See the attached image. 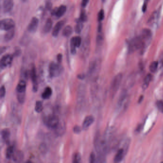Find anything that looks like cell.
<instances>
[{
    "instance_id": "8",
    "label": "cell",
    "mask_w": 163,
    "mask_h": 163,
    "mask_svg": "<svg viewBox=\"0 0 163 163\" xmlns=\"http://www.w3.org/2000/svg\"><path fill=\"white\" fill-rule=\"evenodd\" d=\"M13 56L11 55H6L3 56L1 60V67L4 68L11 64L13 60Z\"/></svg>"
},
{
    "instance_id": "9",
    "label": "cell",
    "mask_w": 163,
    "mask_h": 163,
    "mask_svg": "<svg viewBox=\"0 0 163 163\" xmlns=\"http://www.w3.org/2000/svg\"><path fill=\"white\" fill-rule=\"evenodd\" d=\"M39 20L37 17H33L28 27V30L31 33H34L37 30L39 26Z\"/></svg>"
},
{
    "instance_id": "43",
    "label": "cell",
    "mask_w": 163,
    "mask_h": 163,
    "mask_svg": "<svg viewBox=\"0 0 163 163\" xmlns=\"http://www.w3.org/2000/svg\"><path fill=\"white\" fill-rule=\"evenodd\" d=\"M142 125H139V126H138L136 128V132H140L141 130H142Z\"/></svg>"
},
{
    "instance_id": "2",
    "label": "cell",
    "mask_w": 163,
    "mask_h": 163,
    "mask_svg": "<svg viewBox=\"0 0 163 163\" xmlns=\"http://www.w3.org/2000/svg\"><path fill=\"white\" fill-rule=\"evenodd\" d=\"M143 46V39L141 37H136L133 39L131 41L129 45V50L130 52H133L134 51L140 49Z\"/></svg>"
},
{
    "instance_id": "27",
    "label": "cell",
    "mask_w": 163,
    "mask_h": 163,
    "mask_svg": "<svg viewBox=\"0 0 163 163\" xmlns=\"http://www.w3.org/2000/svg\"><path fill=\"white\" fill-rule=\"evenodd\" d=\"M98 64L96 62L92 63L89 67V73L91 75L95 73L98 71Z\"/></svg>"
},
{
    "instance_id": "22",
    "label": "cell",
    "mask_w": 163,
    "mask_h": 163,
    "mask_svg": "<svg viewBox=\"0 0 163 163\" xmlns=\"http://www.w3.org/2000/svg\"><path fill=\"white\" fill-rule=\"evenodd\" d=\"M13 160L14 162H21L23 159V154L21 151H17L13 155Z\"/></svg>"
},
{
    "instance_id": "16",
    "label": "cell",
    "mask_w": 163,
    "mask_h": 163,
    "mask_svg": "<svg viewBox=\"0 0 163 163\" xmlns=\"http://www.w3.org/2000/svg\"><path fill=\"white\" fill-rule=\"evenodd\" d=\"M55 133H57L58 135H61L64 133L65 131V126L64 124H63L62 122H60L58 125L55 128Z\"/></svg>"
},
{
    "instance_id": "41",
    "label": "cell",
    "mask_w": 163,
    "mask_h": 163,
    "mask_svg": "<svg viewBox=\"0 0 163 163\" xmlns=\"http://www.w3.org/2000/svg\"><path fill=\"white\" fill-rule=\"evenodd\" d=\"M57 60L58 61V62L60 63L62 61V55L61 54H58L57 56Z\"/></svg>"
},
{
    "instance_id": "14",
    "label": "cell",
    "mask_w": 163,
    "mask_h": 163,
    "mask_svg": "<svg viewBox=\"0 0 163 163\" xmlns=\"http://www.w3.org/2000/svg\"><path fill=\"white\" fill-rule=\"evenodd\" d=\"M26 83L24 80H21L16 88V93L26 92Z\"/></svg>"
},
{
    "instance_id": "12",
    "label": "cell",
    "mask_w": 163,
    "mask_h": 163,
    "mask_svg": "<svg viewBox=\"0 0 163 163\" xmlns=\"http://www.w3.org/2000/svg\"><path fill=\"white\" fill-rule=\"evenodd\" d=\"M14 1L13 0H3V9L5 12H9L13 9Z\"/></svg>"
},
{
    "instance_id": "24",
    "label": "cell",
    "mask_w": 163,
    "mask_h": 163,
    "mask_svg": "<svg viewBox=\"0 0 163 163\" xmlns=\"http://www.w3.org/2000/svg\"><path fill=\"white\" fill-rule=\"evenodd\" d=\"M73 32L72 28L71 26H67L63 30V35L66 37H68L71 35Z\"/></svg>"
},
{
    "instance_id": "26",
    "label": "cell",
    "mask_w": 163,
    "mask_h": 163,
    "mask_svg": "<svg viewBox=\"0 0 163 163\" xmlns=\"http://www.w3.org/2000/svg\"><path fill=\"white\" fill-rule=\"evenodd\" d=\"M70 43L73 44L76 47H79L81 45V39L80 37H72L70 41Z\"/></svg>"
},
{
    "instance_id": "29",
    "label": "cell",
    "mask_w": 163,
    "mask_h": 163,
    "mask_svg": "<svg viewBox=\"0 0 163 163\" xmlns=\"http://www.w3.org/2000/svg\"><path fill=\"white\" fill-rule=\"evenodd\" d=\"M158 61H153L151 63L150 65L149 66L150 71L152 73L156 72L158 69Z\"/></svg>"
},
{
    "instance_id": "28",
    "label": "cell",
    "mask_w": 163,
    "mask_h": 163,
    "mask_svg": "<svg viewBox=\"0 0 163 163\" xmlns=\"http://www.w3.org/2000/svg\"><path fill=\"white\" fill-rule=\"evenodd\" d=\"M34 110H35L36 112H37V113H40V112H42V111L43 110V106L42 102L41 101H37L36 102Z\"/></svg>"
},
{
    "instance_id": "37",
    "label": "cell",
    "mask_w": 163,
    "mask_h": 163,
    "mask_svg": "<svg viewBox=\"0 0 163 163\" xmlns=\"http://www.w3.org/2000/svg\"><path fill=\"white\" fill-rule=\"evenodd\" d=\"M80 21L82 22H85L86 21L87 19V16L86 14L85 13V11H82L80 14Z\"/></svg>"
},
{
    "instance_id": "35",
    "label": "cell",
    "mask_w": 163,
    "mask_h": 163,
    "mask_svg": "<svg viewBox=\"0 0 163 163\" xmlns=\"http://www.w3.org/2000/svg\"><path fill=\"white\" fill-rule=\"evenodd\" d=\"M95 161H96V156L94 153L92 152L89 156V162L91 163H93L95 162Z\"/></svg>"
},
{
    "instance_id": "1",
    "label": "cell",
    "mask_w": 163,
    "mask_h": 163,
    "mask_svg": "<svg viewBox=\"0 0 163 163\" xmlns=\"http://www.w3.org/2000/svg\"><path fill=\"white\" fill-rule=\"evenodd\" d=\"M122 75L121 73L118 74L114 77L111 83L110 91L111 95L114 97L117 92L119 89L120 86L121 85V82L122 80Z\"/></svg>"
},
{
    "instance_id": "11",
    "label": "cell",
    "mask_w": 163,
    "mask_h": 163,
    "mask_svg": "<svg viewBox=\"0 0 163 163\" xmlns=\"http://www.w3.org/2000/svg\"><path fill=\"white\" fill-rule=\"evenodd\" d=\"M64 24L65 22L63 21L58 22V23H57L53 30L52 35L53 37H57V36H58L60 31L64 26Z\"/></svg>"
},
{
    "instance_id": "21",
    "label": "cell",
    "mask_w": 163,
    "mask_h": 163,
    "mask_svg": "<svg viewBox=\"0 0 163 163\" xmlns=\"http://www.w3.org/2000/svg\"><path fill=\"white\" fill-rule=\"evenodd\" d=\"M151 80H152V75L150 74H148L147 75V76L145 78L143 84L142 86V88H143V90H145L149 86L150 82L151 81Z\"/></svg>"
},
{
    "instance_id": "23",
    "label": "cell",
    "mask_w": 163,
    "mask_h": 163,
    "mask_svg": "<svg viewBox=\"0 0 163 163\" xmlns=\"http://www.w3.org/2000/svg\"><path fill=\"white\" fill-rule=\"evenodd\" d=\"M53 22L51 19H48L45 22V25L44 26V31L45 33H48L51 30L52 27Z\"/></svg>"
},
{
    "instance_id": "31",
    "label": "cell",
    "mask_w": 163,
    "mask_h": 163,
    "mask_svg": "<svg viewBox=\"0 0 163 163\" xmlns=\"http://www.w3.org/2000/svg\"><path fill=\"white\" fill-rule=\"evenodd\" d=\"M82 28H83V24H82V21L80 20V21L78 22V23H77V25L76 26V32L79 34L81 32Z\"/></svg>"
},
{
    "instance_id": "25",
    "label": "cell",
    "mask_w": 163,
    "mask_h": 163,
    "mask_svg": "<svg viewBox=\"0 0 163 163\" xmlns=\"http://www.w3.org/2000/svg\"><path fill=\"white\" fill-rule=\"evenodd\" d=\"M14 154V147L12 145L8 146L6 151V158L7 159H10Z\"/></svg>"
},
{
    "instance_id": "4",
    "label": "cell",
    "mask_w": 163,
    "mask_h": 163,
    "mask_svg": "<svg viewBox=\"0 0 163 163\" xmlns=\"http://www.w3.org/2000/svg\"><path fill=\"white\" fill-rule=\"evenodd\" d=\"M44 122L48 127L55 129L60 123V120L57 116L52 114L45 117Z\"/></svg>"
},
{
    "instance_id": "10",
    "label": "cell",
    "mask_w": 163,
    "mask_h": 163,
    "mask_svg": "<svg viewBox=\"0 0 163 163\" xmlns=\"http://www.w3.org/2000/svg\"><path fill=\"white\" fill-rule=\"evenodd\" d=\"M126 152L127 150L125 148H120L119 149L114 158V162L119 163L121 162L124 157Z\"/></svg>"
},
{
    "instance_id": "36",
    "label": "cell",
    "mask_w": 163,
    "mask_h": 163,
    "mask_svg": "<svg viewBox=\"0 0 163 163\" xmlns=\"http://www.w3.org/2000/svg\"><path fill=\"white\" fill-rule=\"evenodd\" d=\"M6 93L5 88L4 86H2L1 88V92H0V96L1 98H3L5 96Z\"/></svg>"
},
{
    "instance_id": "30",
    "label": "cell",
    "mask_w": 163,
    "mask_h": 163,
    "mask_svg": "<svg viewBox=\"0 0 163 163\" xmlns=\"http://www.w3.org/2000/svg\"><path fill=\"white\" fill-rule=\"evenodd\" d=\"M17 93V98L19 102L20 103L23 104L25 101L26 98V92L24 93Z\"/></svg>"
},
{
    "instance_id": "44",
    "label": "cell",
    "mask_w": 163,
    "mask_h": 163,
    "mask_svg": "<svg viewBox=\"0 0 163 163\" xmlns=\"http://www.w3.org/2000/svg\"><path fill=\"white\" fill-rule=\"evenodd\" d=\"M78 78L79 79H80V80H83V78H85V75L83 74H80L78 76Z\"/></svg>"
},
{
    "instance_id": "18",
    "label": "cell",
    "mask_w": 163,
    "mask_h": 163,
    "mask_svg": "<svg viewBox=\"0 0 163 163\" xmlns=\"http://www.w3.org/2000/svg\"><path fill=\"white\" fill-rule=\"evenodd\" d=\"M52 94V90L49 87H47L44 90L42 94V97L44 99H48L51 97Z\"/></svg>"
},
{
    "instance_id": "15",
    "label": "cell",
    "mask_w": 163,
    "mask_h": 163,
    "mask_svg": "<svg viewBox=\"0 0 163 163\" xmlns=\"http://www.w3.org/2000/svg\"><path fill=\"white\" fill-rule=\"evenodd\" d=\"M10 131L8 129H4L2 130L1 131V136L3 140L6 143H9V139H10Z\"/></svg>"
},
{
    "instance_id": "39",
    "label": "cell",
    "mask_w": 163,
    "mask_h": 163,
    "mask_svg": "<svg viewBox=\"0 0 163 163\" xmlns=\"http://www.w3.org/2000/svg\"><path fill=\"white\" fill-rule=\"evenodd\" d=\"M103 37H102V35L99 34L98 36L97 39V42L98 44L101 45L103 42Z\"/></svg>"
},
{
    "instance_id": "3",
    "label": "cell",
    "mask_w": 163,
    "mask_h": 163,
    "mask_svg": "<svg viewBox=\"0 0 163 163\" xmlns=\"http://www.w3.org/2000/svg\"><path fill=\"white\" fill-rule=\"evenodd\" d=\"M62 71V68L60 64L54 62H52L49 64V72L50 76L51 78L58 77L61 74Z\"/></svg>"
},
{
    "instance_id": "46",
    "label": "cell",
    "mask_w": 163,
    "mask_h": 163,
    "mask_svg": "<svg viewBox=\"0 0 163 163\" xmlns=\"http://www.w3.org/2000/svg\"><path fill=\"white\" fill-rule=\"evenodd\" d=\"M22 1H27V0H22Z\"/></svg>"
},
{
    "instance_id": "7",
    "label": "cell",
    "mask_w": 163,
    "mask_h": 163,
    "mask_svg": "<svg viewBox=\"0 0 163 163\" xmlns=\"http://www.w3.org/2000/svg\"><path fill=\"white\" fill-rule=\"evenodd\" d=\"M128 95L126 91H123L118 101V106L119 109H121L122 108H125L127 105L128 101Z\"/></svg>"
},
{
    "instance_id": "6",
    "label": "cell",
    "mask_w": 163,
    "mask_h": 163,
    "mask_svg": "<svg viewBox=\"0 0 163 163\" xmlns=\"http://www.w3.org/2000/svg\"><path fill=\"white\" fill-rule=\"evenodd\" d=\"M30 77L31 78L32 81L33 82V90L34 92L37 91L38 89V83L37 81V71H36V67L33 66L32 67L31 70H30Z\"/></svg>"
},
{
    "instance_id": "40",
    "label": "cell",
    "mask_w": 163,
    "mask_h": 163,
    "mask_svg": "<svg viewBox=\"0 0 163 163\" xmlns=\"http://www.w3.org/2000/svg\"><path fill=\"white\" fill-rule=\"evenodd\" d=\"M89 1V0H82V3H81V5L82 7H85V6H86Z\"/></svg>"
},
{
    "instance_id": "47",
    "label": "cell",
    "mask_w": 163,
    "mask_h": 163,
    "mask_svg": "<svg viewBox=\"0 0 163 163\" xmlns=\"http://www.w3.org/2000/svg\"><path fill=\"white\" fill-rule=\"evenodd\" d=\"M145 1H149V0H145Z\"/></svg>"
},
{
    "instance_id": "13",
    "label": "cell",
    "mask_w": 163,
    "mask_h": 163,
    "mask_svg": "<svg viewBox=\"0 0 163 163\" xmlns=\"http://www.w3.org/2000/svg\"><path fill=\"white\" fill-rule=\"evenodd\" d=\"M94 121V118L91 115H89L87 116L84 120L82 124V128L83 129H88Z\"/></svg>"
},
{
    "instance_id": "17",
    "label": "cell",
    "mask_w": 163,
    "mask_h": 163,
    "mask_svg": "<svg viewBox=\"0 0 163 163\" xmlns=\"http://www.w3.org/2000/svg\"><path fill=\"white\" fill-rule=\"evenodd\" d=\"M66 6L62 5L60 7L56 9V13L55 16H57V17H60L62 16L66 11Z\"/></svg>"
},
{
    "instance_id": "33",
    "label": "cell",
    "mask_w": 163,
    "mask_h": 163,
    "mask_svg": "<svg viewBox=\"0 0 163 163\" xmlns=\"http://www.w3.org/2000/svg\"><path fill=\"white\" fill-rule=\"evenodd\" d=\"M156 105L158 109L161 112L163 113V101H158L156 102Z\"/></svg>"
},
{
    "instance_id": "34",
    "label": "cell",
    "mask_w": 163,
    "mask_h": 163,
    "mask_svg": "<svg viewBox=\"0 0 163 163\" xmlns=\"http://www.w3.org/2000/svg\"><path fill=\"white\" fill-rule=\"evenodd\" d=\"M104 17V12L103 10H101L98 14V19L99 21H101Z\"/></svg>"
},
{
    "instance_id": "19",
    "label": "cell",
    "mask_w": 163,
    "mask_h": 163,
    "mask_svg": "<svg viewBox=\"0 0 163 163\" xmlns=\"http://www.w3.org/2000/svg\"><path fill=\"white\" fill-rule=\"evenodd\" d=\"M151 35H152L151 31L149 29L145 28L142 30L141 37L144 40V39H149L151 37Z\"/></svg>"
},
{
    "instance_id": "42",
    "label": "cell",
    "mask_w": 163,
    "mask_h": 163,
    "mask_svg": "<svg viewBox=\"0 0 163 163\" xmlns=\"http://www.w3.org/2000/svg\"><path fill=\"white\" fill-rule=\"evenodd\" d=\"M146 8H147V4H146V3H144L143 6V7H142V11L143 12H145V11L146 10Z\"/></svg>"
},
{
    "instance_id": "45",
    "label": "cell",
    "mask_w": 163,
    "mask_h": 163,
    "mask_svg": "<svg viewBox=\"0 0 163 163\" xmlns=\"http://www.w3.org/2000/svg\"><path fill=\"white\" fill-rule=\"evenodd\" d=\"M143 95L141 96L140 97V98H139V100H138V102H139V103H141V102H142V101L143 100Z\"/></svg>"
},
{
    "instance_id": "38",
    "label": "cell",
    "mask_w": 163,
    "mask_h": 163,
    "mask_svg": "<svg viewBox=\"0 0 163 163\" xmlns=\"http://www.w3.org/2000/svg\"><path fill=\"white\" fill-rule=\"evenodd\" d=\"M81 131V129L80 127L78 125H76V126H74V128H73V132H74V133H77V134H78L80 133Z\"/></svg>"
},
{
    "instance_id": "20",
    "label": "cell",
    "mask_w": 163,
    "mask_h": 163,
    "mask_svg": "<svg viewBox=\"0 0 163 163\" xmlns=\"http://www.w3.org/2000/svg\"><path fill=\"white\" fill-rule=\"evenodd\" d=\"M14 34H15V31L14 28L7 31V33H6L4 36V40L6 41H9L11 40L14 37Z\"/></svg>"
},
{
    "instance_id": "5",
    "label": "cell",
    "mask_w": 163,
    "mask_h": 163,
    "mask_svg": "<svg viewBox=\"0 0 163 163\" xmlns=\"http://www.w3.org/2000/svg\"><path fill=\"white\" fill-rule=\"evenodd\" d=\"M14 26L15 23L11 19H5L1 22V28L2 30L8 31L14 28Z\"/></svg>"
},
{
    "instance_id": "32",
    "label": "cell",
    "mask_w": 163,
    "mask_h": 163,
    "mask_svg": "<svg viewBox=\"0 0 163 163\" xmlns=\"http://www.w3.org/2000/svg\"><path fill=\"white\" fill-rule=\"evenodd\" d=\"M81 160V156L78 153L75 154L73 158V162L74 163H78Z\"/></svg>"
}]
</instances>
